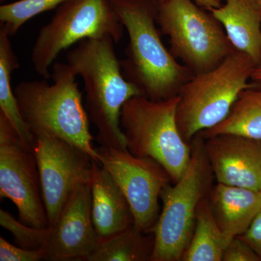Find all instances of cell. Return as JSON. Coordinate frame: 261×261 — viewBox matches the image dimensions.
<instances>
[{
	"mask_svg": "<svg viewBox=\"0 0 261 261\" xmlns=\"http://www.w3.org/2000/svg\"><path fill=\"white\" fill-rule=\"evenodd\" d=\"M159 0H111L128 43L121 61L125 79L141 95L161 101L177 97L193 73L178 63L163 44L158 27Z\"/></svg>",
	"mask_w": 261,
	"mask_h": 261,
	"instance_id": "6da1fadb",
	"label": "cell"
},
{
	"mask_svg": "<svg viewBox=\"0 0 261 261\" xmlns=\"http://www.w3.org/2000/svg\"><path fill=\"white\" fill-rule=\"evenodd\" d=\"M110 36L81 41L66 55L67 63L82 79L86 109L102 147L126 149L121 126L122 108L139 89L125 79Z\"/></svg>",
	"mask_w": 261,
	"mask_h": 261,
	"instance_id": "7a4b0ae2",
	"label": "cell"
},
{
	"mask_svg": "<svg viewBox=\"0 0 261 261\" xmlns=\"http://www.w3.org/2000/svg\"><path fill=\"white\" fill-rule=\"evenodd\" d=\"M51 68L53 83L44 80L24 81L15 87L23 121L34 136L47 134L66 141L100 164L89 128L90 120L75 81L77 75L68 63L56 62Z\"/></svg>",
	"mask_w": 261,
	"mask_h": 261,
	"instance_id": "3957f363",
	"label": "cell"
},
{
	"mask_svg": "<svg viewBox=\"0 0 261 261\" xmlns=\"http://www.w3.org/2000/svg\"><path fill=\"white\" fill-rule=\"evenodd\" d=\"M255 68L250 57L236 50L219 66L193 75L182 87L176 118L187 143L224 121L241 92L254 85L249 80Z\"/></svg>",
	"mask_w": 261,
	"mask_h": 261,
	"instance_id": "277c9868",
	"label": "cell"
},
{
	"mask_svg": "<svg viewBox=\"0 0 261 261\" xmlns=\"http://www.w3.org/2000/svg\"><path fill=\"white\" fill-rule=\"evenodd\" d=\"M214 178L203 139L197 135L192 141L191 160L186 171L161 192L162 208L150 231L154 237L151 261H181L193 234L197 208L208 197Z\"/></svg>",
	"mask_w": 261,
	"mask_h": 261,
	"instance_id": "5b68a950",
	"label": "cell"
},
{
	"mask_svg": "<svg viewBox=\"0 0 261 261\" xmlns=\"http://www.w3.org/2000/svg\"><path fill=\"white\" fill-rule=\"evenodd\" d=\"M178 97L153 101L142 95L128 99L121 114L126 149L137 157L159 163L173 183L185 173L192 156V143L178 130L176 113Z\"/></svg>",
	"mask_w": 261,
	"mask_h": 261,
	"instance_id": "8992f818",
	"label": "cell"
},
{
	"mask_svg": "<svg viewBox=\"0 0 261 261\" xmlns=\"http://www.w3.org/2000/svg\"><path fill=\"white\" fill-rule=\"evenodd\" d=\"M194 0L159 2L157 23L170 49L194 75L214 69L236 49L212 13Z\"/></svg>",
	"mask_w": 261,
	"mask_h": 261,
	"instance_id": "52a82bcc",
	"label": "cell"
},
{
	"mask_svg": "<svg viewBox=\"0 0 261 261\" xmlns=\"http://www.w3.org/2000/svg\"><path fill=\"white\" fill-rule=\"evenodd\" d=\"M123 29L111 0H68L38 33L31 55L33 67L37 74L48 79L62 51L84 39L106 36L118 44Z\"/></svg>",
	"mask_w": 261,
	"mask_h": 261,
	"instance_id": "ba28073f",
	"label": "cell"
},
{
	"mask_svg": "<svg viewBox=\"0 0 261 261\" xmlns=\"http://www.w3.org/2000/svg\"><path fill=\"white\" fill-rule=\"evenodd\" d=\"M0 197L18 209L19 221L37 228L49 226L34 149L24 143L0 113Z\"/></svg>",
	"mask_w": 261,
	"mask_h": 261,
	"instance_id": "9c48e42d",
	"label": "cell"
},
{
	"mask_svg": "<svg viewBox=\"0 0 261 261\" xmlns=\"http://www.w3.org/2000/svg\"><path fill=\"white\" fill-rule=\"evenodd\" d=\"M100 164L111 175L129 204L137 229L150 232L159 219L161 192L173 183L166 170L150 158L137 157L127 149L97 148Z\"/></svg>",
	"mask_w": 261,
	"mask_h": 261,
	"instance_id": "30bf717a",
	"label": "cell"
},
{
	"mask_svg": "<svg viewBox=\"0 0 261 261\" xmlns=\"http://www.w3.org/2000/svg\"><path fill=\"white\" fill-rule=\"evenodd\" d=\"M35 137L34 151L49 226L56 222L75 187L90 181L94 160L58 137L47 134Z\"/></svg>",
	"mask_w": 261,
	"mask_h": 261,
	"instance_id": "8fae6325",
	"label": "cell"
},
{
	"mask_svg": "<svg viewBox=\"0 0 261 261\" xmlns=\"http://www.w3.org/2000/svg\"><path fill=\"white\" fill-rule=\"evenodd\" d=\"M99 241L92 217L89 181L80 184L54 224L44 228V260L87 261Z\"/></svg>",
	"mask_w": 261,
	"mask_h": 261,
	"instance_id": "7c38bea8",
	"label": "cell"
},
{
	"mask_svg": "<svg viewBox=\"0 0 261 261\" xmlns=\"http://www.w3.org/2000/svg\"><path fill=\"white\" fill-rule=\"evenodd\" d=\"M203 140L217 183L260 191L261 140L236 135H216Z\"/></svg>",
	"mask_w": 261,
	"mask_h": 261,
	"instance_id": "4fadbf2b",
	"label": "cell"
},
{
	"mask_svg": "<svg viewBox=\"0 0 261 261\" xmlns=\"http://www.w3.org/2000/svg\"><path fill=\"white\" fill-rule=\"evenodd\" d=\"M92 217L99 243L133 227V214L126 197L102 165L93 161L90 181Z\"/></svg>",
	"mask_w": 261,
	"mask_h": 261,
	"instance_id": "5bb4252c",
	"label": "cell"
},
{
	"mask_svg": "<svg viewBox=\"0 0 261 261\" xmlns=\"http://www.w3.org/2000/svg\"><path fill=\"white\" fill-rule=\"evenodd\" d=\"M214 219L228 243L244 234L261 211L260 192L217 183L208 196Z\"/></svg>",
	"mask_w": 261,
	"mask_h": 261,
	"instance_id": "9a60e30c",
	"label": "cell"
},
{
	"mask_svg": "<svg viewBox=\"0 0 261 261\" xmlns=\"http://www.w3.org/2000/svg\"><path fill=\"white\" fill-rule=\"evenodd\" d=\"M222 25L236 50L261 65V13L255 0H224L219 8L209 10Z\"/></svg>",
	"mask_w": 261,
	"mask_h": 261,
	"instance_id": "2e32d148",
	"label": "cell"
},
{
	"mask_svg": "<svg viewBox=\"0 0 261 261\" xmlns=\"http://www.w3.org/2000/svg\"><path fill=\"white\" fill-rule=\"evenodd\" d=\"M219 135H236L261 140V88L254 84L245 89L224 121L198 135L207 139Z\"/></svg>",
	"mask_w": 261,
	"mask_h": 261,
	"instance_id": "e0dca14e",
	"label": "cell"
},
{
	"mask_svg": "<svg viewBox=\"0 0 261 261\" xmlns=\"http://www.w3.org/2000/svg\"><path fill=\"white\" fill-rule=\"evenodd\" d=\"M10 37L4 29L0 28V113L9 120L24 143L34 149L35 136L22 118L14 89L12 88V73L18 69L20 64L12 47Z\"/></svg>",
	"mask_w": 261,
	"mask_h": 261,
	"instance_id": "ac0fdd59",
	"label": "cell"
},
{
	"mask_svg": "<svg viewBox=\"0 0 261 261\" xmlns=\"http://www.w3.org/2000/svg\"><path fill=\"white\" fill-rule=\"evenodd\" d=\"M228 244L205 197L197 208L193 234L181 261H222Z\"/></svg>",
	"mask_w": 261,
	"mask_h": 261,
	"instance_id": "d6986e66",
	"label": "cell"
},
{
	"mask_svg": "<svg viewBox=\"0 0 261 261\" xmlns=\"http://www.w3.org/2000/svg\"><path fill=\"white\" fill-rule=\"evenodd\" d=\"M154 246L153 233L144 232L133 226L99 243L87 261H151Z\"/></svg>",
	"mask_w": 261,
	"mask_h": 261,
	"instance_id": "ffe728a7",
	"label": "cell"
},
{
	"mask_svg": "<svg viewBox=\"0 0 261 261\" xmlns=\"http://www.w3.org/2000/svg\"><path fill=\"white\" fill-rule=\"evenodd\" d=\"M68 0H18L0 6V28L4 29L10 37L29 20L58 7Z\"/></svg>",
	"mask_w": 261,
	"mask_h": 261,
	"instance_id": "44dd1931",
	"label": "cell"
},
{
	"mask_svg": "<svg viewBox=\"0 0 261 261\" xmlns=\"http://www.w3.org/2000/svg\"><path fill=\"white\" fill-rule=\"evenodd\" d=\"M0 225L11 233L19 246L31 250H41L44 228L33 227L23 224L3 209L0 210Z\"/></svg>",
	"mask_w": 261,
	"mask_h": 261,
	"instance_id": "7402d4cb",
	"label": "cell"
},
{
	"mask_svg": "<svg viewBox=\"0 0 261 261\" xmlns=\"http://www.w3.org/2000/svg\"><path fill=\"white\" fill-rule=\"evenodd\" d=\"M44 259L43 250L15 246L0 237V261H39Z\"/></svg>",
	"mask_w": 261,
	"mask_h": 261,
	"instance_id": "603a6c76",
	"label": "cell"
},
{
	"mask_svg": "<svg viewBox=\"0 0 261 261\" xmlns=\"http://www.w3.org/2000/svg\"><path fill=\"white\" fill-rule=\"evenodd\" d=\"M222 261H261L255 250L240 237L232 239L228 244Z\"/></svg>",
	"mask_w": 261,
	"mask_h": 261,
	"instance_id": "cb8c5ba5",
	"label": "cell"
},
{
	"mask_svg": "<svg viewBox=\"0 0 261 261\" xmlns=\"http://www.w3.org/2000/svg\"><path fill=\"white\" fill-rule=\"evenodd\" d=\"M255 250L261 260V211L246 232L240 236Z\"/></svg>",
	"mask_w": 261,
	"mask_h": 261,
	"instance_id": "d4e9b609",
	"label": "cell"
},
{
	"mask_svg": "<svg viewBox=\"0 0 261 261\" xmlns=\"http://www.w3.org/2000/svg\"><path fill=\"white\" fill-rule=\"evenodd\" d=\"M163 1V0H160ZM197 5H200L205 9L211 10L214 8H219L222 5V0H194Z\"/></svg>",
	"mask_w": 261,
	"mask_h": 261,
	"instance_id": "484cf974",
	"label": "cell"
},
{
	"mask_svg": "<svg viewBox=\"0 0 261 261\" xmlns=\"http://www.w3.org/2000/svg\"><path fill=\"white\" fill-rule=\"evenodd\" d=\"M252 79L254 80L257 81V82L261 83V65L257 66L254 70L253 73H252Z\"/></svg>",
	"mask_w": 261,
	"mask_h": 261,
	"instance_id": "4316f807",
	"label": "cell"
},
{
	"mask_svg": "<svg viewBox=\"0 0 261 261\" xmlns=\"http://www.w3.org/2000/svg\"><path fill=\"white\" fill-rule=\"evenodd\" d=\"M255 2H256L257 5H258L259 9H260L261 13V0H255Z\"/></svg>",
	"mask_w": 261,
	"mask_h": 261,
	"instance_id": "83f0119b",
	"label": "cell"
},
{
	"mask_svg": "<svg viewBox=\"0 0 261 261\" xmlns=\"http://www.w3.org/2000/svg\"><path fill=\"white\" fill-rule=\"evenodd\" d=\"M5 2H6V0H0V3H1L2 4H4Z\"/></svg>",
	"mask_w": 261,
	"mask_h": 261,
	"instance_id": "f1b7e54d",
	"label": "cell"
},
{
	"mask_svg": "<svg viewBox=\"0 0 261 261\" xmlns=\"http://www.w3.org/2000/svg\"><path fill=\"white\" fill-rule=\"evenodd\" d=\"M259 192H260V195H261V188H260V191H259Z\"/></svg>",
	"mask_w": 261,
	"mask_h": 261,
	"instance_id": "f546056e",
	"label": "cell"
}]
</instances>
